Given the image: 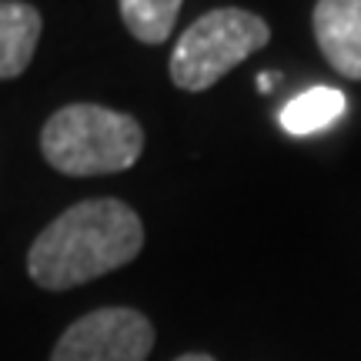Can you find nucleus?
<instances>
[{
	"label": "nucleus",
	"instance_id": "f257e3e1",
	"mask_svg": "<svg viewBox=\"0 0 361 361\" xmlns=\"http://www.w3.org/2000/svg\"><path fill=\"white\" fill-rule=\"evenodd\" d=\"M141 247L144 224L134 207L117 197H90L37 234L27 251V274L44 291H71L124 268Z\"/></svg>",
	"mask_w": 361,
	"mask_h": 361
},
{
	"label": "nucleus",
	"instance_id": "f03ea898",
	"mask_svg": "<svg viewBox=\"0 0 361 361\" xmlns=\"http://www.w3.org/2000/svg\"><path fill=\"white\" fill-rule=\"evenodd\" d=\"M47 164L71 178H97L134 168L144 151V128L130 114L101 104H67L40 130Z\"/></svg>",
	"mask_w": 361,
	"mask_h": 361
},
{
	"label": "nucleus",
	"instance_id": "7ed1b4c3",
	"mask_svg": "<svg viewBox=\"0 0 361 361\" xmlns=\"http://www.w3.org/2000/svg\"><path fill=\"white\" fill-rule=\"evenodd\" d=\"M271 40L264 17L241 7H218L197 17L174 44L171 54V80L180 90L214 87L231 67L247 61Z\"/></svg>",
	"mask_w": 361,
	"mask_h": 361
},
{
	"label": "nucleus",
	"instance_id": "20e7f679",
	"mask_svg": "<svg viewBox=\"0 0 361 361\" xmlns=\"http://www.w3.org/2000/svg\"><path fill=\"white\" fill-rule=\"evenodd\" d=\"M154 324L134 308H97L67 324L51 361H147Z\"/></svg>",
	"mask_w": 361,
	"mask_h": 361
},
{
	"label": "nucleus",
	"instance_id": "39448f33",
	"mask_svg": "<svg viewBox=\"0 0 361 361\" xmlns=\"http://www.w3.org/2000/svg\"><path fill=\"white\" fill-rule=\"evenodd\" d=\"M311 27L324 61L341 78L361 80V0H318Z\"/></svg>",
	"mask_w": 361,
	"mask_h": 361
},
{
	"label": "nucleus",
	"instance_id": "423d86ee",
	"mask_svg": "<svg viewBox=\"0 0 361 361\" xmlns=\"http://www.w3.org/2000/svg\"><path fill=\"white\" fill-rule=\"evenodd\" d=\"M40 11L24 0H0V80L24 74L40 40Z\"/></svg>",
	"mask_w": 361,
	"mask_h": 361
},
{
	"label": "nucleus",
	"instance_id": "0eeeda50",
	"mask_svg": "<svg viewBox=\"0 0 361 361\" xmlns=\"http://www.w3.org/2000/svg\"><path fill=\"white\" fill-rule=\"evenodd\" d=\"M345 104L348 101L338 87H308L284 104L278 121L291 137H308V134H322V130L335 128L345 114Z\"/></svg>",
	"mask_w": 361,
	"mask_h": 361
},
{
	"label": "nucleus",
	"instance_id": "6e6552de",
	"mask_svg": "<svg viewBox=\"0 0 361 361\" xmlns=\"http://www.w3.org/2000/svg\"><path fill=\"white\" fill-rule=\"evenodd\" d=\"M184 0H117L121 20L141 44H164Z\"/></svg>",
	"mask_w": 361,
	"mask_h": 361
},
{
	"label": "nucleus",
	"instance_id": "1a4fd4ad",
	"mask_svg": "<svg viewBox=\"0 0 361 361\" xmlns=\"http://www.w3.org/2000/svg\"><path fill=\"white\" fill-rule=\"evenodd\" d=\"M274 80H278V74H274V71H264V74H258V87H261V94H268V90L274 87Z\"/></svg>",
	"mask_w": 361,
	"mask_h": 361
},
{
	"label": "nucleus",
	"instance_id": "9d476101",
	"mask_svg": "<svg viewBox=\"0 0 361 361\" xmlns=\"http://www.w3.org/2000/svg\"><path fill=\"white\" fill-rule=\"evenodd\" d=\"M174 361H218V358H211L204 351H191V355H180V358H174Z\"/></svg>",
	"mask_w": 361,
	"mask_h": 361
}]
</instances>
